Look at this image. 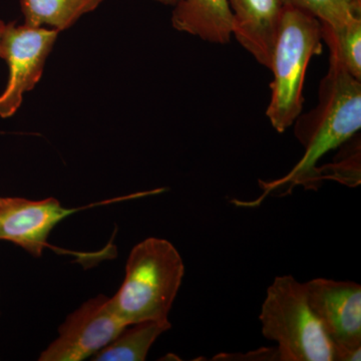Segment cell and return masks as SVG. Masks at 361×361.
<instances>
[{"label": "cell", "mask_w": 361, "mask_h": 361, "mask_svg": "<svg viewBox=\"0 0 361 361\" xmlns=\"http://www.w3.org/2000/svg\"><path fill=\"white\" fill-rule=\"evenodd\" d=\"M294 126L296 139L302 145L304 155L285 177L261 182L265 196L287 187L303 186L317 190L322 185L318 163L331 149L350 141L361 128V80L351 75L336 61L329 58V68L318 92V104L313 110L299 115Z\"/></svg>", "instance_id": "6da1fadb"}, {"label": "cell", "mask_w": 361, "mask_h": 361, "mask_svg": "<svg viewBox=\"0 0 361 361\" xmlns=\"http://www.w3.org/2000/svg\"><path fill=\"white\" fill-rule=\"evenodd\" d=\"M184 274L183 259L171 242L142 240L130 251L122 286L111 297L114 308L128 325L169 322Z\"/></svg>", "instance_id": "7a4b0ae2"}, {"label": "cell", "mask_w": 361, "mask_h": 361, "mask_svg": "<svg viewBox=\"0 0 361 361\" xmlns=\"http://www.w3.org/2000/svg\"><path fill=\"white\" fill-rule=\"evenodd\" d=\"M322 51V23L312 14L283 6L273 47L271 99L266 116L276 132L293 125L303 108V85L311 59Z\"/></svg>", "instance_id": "3957f363"}, {"label": "cell", "mask_w": 361, "mask_h": 361, "mask_svg": "<svg viewBox=\"0 0 361 361\" xmlns=\"http://www.w3.org/2000/svg\"><path fill=\"white\" fill-rule=\"evenodd\" d=\"M259 320L279 361H336V348L312 310L303 283L284 275L268 287Z\"/></svg>", "instance_id": "277c9868"}, {"label": "cell", "mask_w": 361, "mask_h": 361, "mask_svg": "<svg viewBox=\"0 0 361 361\" xmlns=\"http://www.w3.org/2000/svg\"><path fill=\"white\" fill-rule=\"evenodd\" d=\"M59 30L8 23L2 39L1 56L8 66V80L0 94V116L11 118L20 109L23 94L37 85Z\"/></svg>", "instance_id": "5b68a950"}, {"label": "cell", "mask_w": 361, "mask_h": 361, "mask_svg": "<svg viewBox=\"0 0 361 361\" xmlns=\"http://www.w3.org/2000/svg\"><path fill=\"white\" fill-rule=\"evenodd\" d=\"M308 302L336 348V361L361 360V286L315 278L303 283Z\"/></svg>", "instance_id": "8992f818"}, {"label": "cell", "mask_w": 361, "mask_h": 361, "mask_svg": "<svg viewBox=\"0 0 361 361\" xmlns=\"http://www.w3.org/2000/svg\"><path fill=\"white\" fill-rule=\"evenodd\" d=\"M111 297L99 294L66 318L58 338L39 355V361H82L106 348L126 326Z\"/></svg>", "instance_id": "52a82bcc"}, {"label": "cell", "mask_w": 361, "mask_h": 361, "mask_svg": "<svg viewBox=\"0 0 361 361\" xmlns=\"http://www.w3.org/2000/svg\"><path fill=\"white\" fill-rule=\"evenodd\" d=\"M137 194L80 208H66L54 198L28 200L20 197H0V240L11 242L35 257L42 255L49 234L59 223L85 209L111 202L137 198Z\"/></svg>", "instance_id": "ba28073f"}, {"label": "cell", "mask_w": 361, "mask_h": 361, "mask_svg": "<svg viewBox=\"0 0 361 361\" xmlns=\"http://www.w3.org/2000/svg\"><path fill=\"white\" fill-rule=\"evenodd\" d=\"M234 35L260 65L269 68L281 16V0H229Z\"/></svg>", "instance_id": "9c48e42d"}, {"label": "cell", "mask_w": 361, "mask_h": 361, "mask_svg": "<svg viewBox=\"0 0 361 361\" xmlns=\"http://www.w3.org/2000/svg\"><path fill=\"white\" fill-rule=\"evenodd\" d=\"M172 25L205 42L227 44L234 33V16L229 0H177Z\"/></svg>", "instance_id": "30bf717a"}, {"label": "cell", "mask_w": 361, "mask_h": 361, "mask_svg": "<svg viewBox=\"0 0 361 361\" xmlns=\"http://www.w3.org/2000/svg\"><path fill=\"white\" fill-rule=\"evenodd\" d=\"M172 327L170 322L129 324L106 348L92 356L94 361H144L152 345Z\"/></svg>", "instance_id": "8fae6325"}, {"label": "cell", "mask_w": 361, "mask_h": 361, "mask_svg": "<svg viewBox=\"0 0 361 361\" xmlns=\"http://www.w3.org/2000/svg\"><path fill=\"white\" fill-rule=\"evenodd\" d=\"M104 0H20L25 25L68 30L80 16L94 11Z\"/></svg>", "instance_id": "7c38bea8"}, {"label": "cell", "mask_w": 361, "mask_h": 361, "mask_svg": "<svg viewBox=\"0 0 361 361\" xmlns=\"http://www.w3.org/2000/svg\"><path fill=\"white\" fill-rule=\"evenodd\" d=\"M322 40L329 45L330 56L361 80V16H355L341 26L322 23Z\"/></svg>", "instance_id": "4fadbf2b"}, {"label": "cell", "mask_w": 361, "mask_h": 361, "mask_svg": "<svg viewBox=\"0 0 361 361\" xmlns=\"http://www.w3.org/2000/svg\"><path fill=\"white\" fill-rule=\"evenodd\" d=\"M283 6L295 7L312 14L330 26H341L361 16V4L355 0H281Z\"/></svg>", "instance_id": "5bb4252c"}, {"label": "cell", "mask_w": 361, "mask_h": 361, "mask_svg": "<svg viewBox=\"0 0 361 361\" xmlns=\"http://www.w3.org/2000/svg\"><path fill=\"white\" fill-rule=\"evenodd\" d=\"M355 139L332 163L318 167L322 180H334L353 188L360 184V139Z\"/></svg>", "instance_id": "9a60e30c"}, {"label": "cell", "mask_w": 361, "mask_h": 361, "mask_svg": "<svg viewBox=\"0 0 361 361\" xmlns=\"http://www.w3.org/2000/svg\"><path fill=\"white\" fill-rule=\"evenodd\" d=\"M212 360H250V361H279V355L276 348H260L251 351L247 355H219L214 356Z\"/></svg>", "instance_id": "2e32d148"}, {"label": "cell", "mask_w": 361, "mask_h": 361, "mask_svg": "<svg viewBox=\"0 0 361 361\" xmlns=\"http://www.w3.org/2000/svg\"><path fill=\"white\" fill-rule=\"evenodd\" d=\"M6 23L4 21L0 20V56H1V45L2 39H4V30H6Z\"/></svg>", "instance_id": "e0dca14e"}, {"label": "cell", "mask_w": 361, "mask_h": 361, "mask_svg": "<svg viewBox=\"0 0 361 361\" xmlns=\"http://www.w3.org/2000/svg\"><path fill=\"white\" fill-rule=\"evenodd\" d=\"M157 2H160V4H166V6H175L177 0H155Z\"/></svg>", "instance_id": "ac0fdd59"}, {"label": "cell", "mask_w": 361, "mask_h": 361, "mask_svg": "<svg viewBox=\"0 0 361 361\" xmlns=\"http://www.w3.org/2000/svg\"><path fill=\"white\" fill-rule=\"evenodd\" d=\"M356 2H357L358 4H361V0H355Z\"/></svg>", "instance_id": "d6986e66"}]
</instances>
